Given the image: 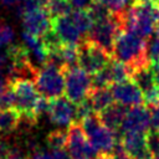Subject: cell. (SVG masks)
I'll use <instances>...</instances> for the list:
<instances>
[{
    "instance_id": "1",
    "label": "cell",
    "mask_w": 159,
    "mask_h": 159,
    "mask_svg": "<svg viewBox=\"0 0 159 159\" xmlns=\"http://www.w3.org/2000/svg\"><path fill=\"white\" fill-rule=\"evenodd\" d=\"M112 58L127 65L130 75L137 68L149 65L145 39L130 31H122L113 45Z\"/></svg>"
},
{
    "instance_id": "2",
    "label": "cell",
    "mask_w": 159,
    "mask_h": 159,
    "mask_svg": "<svg viewBox=\"0 0 159 159\" xmlns=\"http://www.w3.org/2000/svg\"><path fill=\"white\" fill-rule=\"evenodd\" d=\"M80 123L89 143L99 155H109L113 153L120 137L118 135V132H114L103 124L99 113L92 112Z\"/></svg>"
},
{
    "instance_id": "3",
    "label": "cell",
    "mask_w": 159,
    "mask_h": 159,
    "mask_svg": "<svg viewBox=\"0 0 159 159\" xmlns=\"http://www.w3.org/2000/svg\"><path fill=\"white\" fill-rule=\"evenodd\" d=\"M10 87L12 92V107L20 112L21 117L29 124H36L39 119L35 109L41 98L36 84L30 78H16L10 82Z\"/></svg>"
},
{
    "instance_id": "4",
    "label": "cell",
    "mask_w": 159,
    "mask_h": 159,
    "mask_svg": "<svg viewBox=\"0 0 159 159\" xmlns=\"http://www.w3.org/2000/svg\"><path fill=\"white\" fill-rule=\"evenodd\" d=\"M34 81L40 94L47 99L58 98L65 93V71L55 65L46 63L42 66Z\"/></svg>"
},
{
    "instance_id": "5",
    "label": "cell",
    "mask_w": 159,
    "mask_h": 159,
    "mask_svg": "<svg viewBox=\"0 0 159 159\" xmlns=\"http://www.w3.org/2000/svg\"><path fill=\"white\" fill-rule=\"evenodd\" d=\"M65 94L73 103L78 104L91 93L92 77L80 66L65 68Z\"/></svg>"
},
{
    "instance_id": "6",
    "label": "cell",
    "mask_w": 159,
    "mask_h": 159,
    "mask_svg": "<svg viewBox=\"0 0 159 159\" xmlns=\"http://www.w3.org/2000/svg\"><path fill=\"white\" fill-rule=\"evenodd\" d=\"M123 31L120 21L117 15L112 14L108 19L93 22V26L87 36V40L94 42L96 45L104 48L111 56L113 45L116 42L117 36Z\"/></svg>"
},
{
    "instance_id": "7",
    "label": "cell",
    "mask_w": 159,
    "mask_h": 159,
    "mask_svg": "<svg viewBox=\"0 0 159 159\" xmlns=\"http://www.w3.org/2000/svg\"><path fill=\"white\" fill-rule=\"evenodd\" d=\"M111 60L112 56L104 48L87 39L78 45V66L89 75L101 71Z\"/></svg>"
},
{
    "instance_id": "8",
    "label": "cell",
    "mask_w": 159,
    "mask_h": 159,
    "mask_svg": "<svg viewBox=\"0 0 159 159\" xmlns=\"http://www.w3.org/2000/svg\"><path fill=\"white\" fill-rule=\"evenodd\" d=\"M67 152L71 159H96L99 154L89 143L81 123L73 122L67 129Z\"/></svg>"
},
{
    "instance_id": "9",
    "label": "cell",
    "mask_w": 159,
    "mask_h": 159,
    "mask_svg": "<svg viewBox=\"0 0 159 159\" xmlns=\"http://www.w3.org/2000/svg\"><path fill=\"white\" fill-rule=\"evenodd\" d=\"M24 32L36 37H43L52 29V17L46 7L27 10L20 14Z\"/></svg>"
},
{
    "instance_id": "10",
    "label": "cell",
    "mask_w": 159,
    "mask_h": 159,
    "mask_svg": "<svg viewBox=\"0 0 159 159\" xmlns=\"http://www.w3.org/2000/svg\"><path fill=\"white\" fill-rule=\"evenodd\" d=\"M50 120L56 125L68 127L77 119V106L67 97H58L50 99L47 113Z\"/></svg>"
},
{
    "instance_id": "11",
    "label": "cell",
    "mask_w": 159,
    "mask_h": 159,
    "mask_svg": "<svg viewBox=\"0 0 159 159\" xmlns=\"http://www.w3.org/2000/svg\"><path fill=\"white\" fill-rule=\"evenodd\" d=\"M152 127L150 109L140 106H134L127 109L125 117L123 119L120 132H135V133H148Z\"/></svg>"
},
{
    "instance_id": "12",
    "label": "cell",
    "mask_w": 159,
    "mask_h": 159,
    "mask_svg": "<svg viewBox=\"0 0 159 159\" xmlns=\"http://www.w3.org/2000/svg\"><path fill=\"white\" fill-rule=\"evenodd\" d=\"M111 89L114 101L125 107H134L144 103V93L132 78L113 83Z\"/></svg>"
},
{
    "instance_id": "13",
    "label": "cell",
    "mask_w": 159,
    "mask_h": 159,
    "mask_svg": "<svg viewBox=\"0 0 159 159\" xmlns=\"http://www.w3.org/2000/svg\"><path fill=\"white\" fill-rule=\"evenodd\" d=\"M52 30L60 37L65 45H80L86 40L81 30L77 27L72 17L68 15L53 17L52 19Z\"/></svg>"
},
{
    "instance_id": "14",
    "label": "cell",
    "mask_w": 159,
    "mask_h": 159,
    "mask_svg": "<svg viewBox=\"0 0 159 159\" xmlns=\"http://www.w3.org/2000/svg\"><path fill=\"white\" fill-rule=\"evenodd\" d=\"M120 144L132 159H147L149 157L147 147V133L125 132L120 135Z\"/></svg>"
},
{
    "instance_id": "15",
    "label": "cell",
    "mask_w": 159,
    "mask_h": 159,
    "mask_svg": "<svg viewBox=\"0 0 159 159\" xmlns=\"http://www.w3.org/2000/svg\"><path fill=\"white\" fill-rule=\"evenodd\" d=\"M127 109L128 108L125 106L116 102V103H112L104 111H102L99 113V117H101V119L106 127H108L109 129H112L114 132H119L122 123H123V119L125 117Z\"/></svg>"
},
{
    "instance_id": "16",
    "label": "cell",
    "mask_w": 159,
    "mask_h": 159,
    "mask_svg": "<svg viewBox=\"0 0 159 159\" xmlns=\"http://www.w3.org/2000/svg\"><path fill=\"white\" fill-rule=\"evenodd\" d=\"M88 99L92 104L93 111L101 113L113 103L114 97L111 87H101V88H92L91 93L88 94Z\"/></svg>"
},
{
    "instance_id": "17",
    "label": "cell",
    "mask_w": 159,
    "mask_h": 159,
    "mask_svg": "<svg viewBox=\"0 0 159 159\" xmlns=\"http://www.w3.org/2000/svg\"><path fill=\"white\" fill-rule=\"evenodd\" d=\"M21 118L22 117L20 112L14 107L0 108V134H10L15 129H17Z\"/></svg>"
},
{
    "instance_id": "18",
    "label": "cell",
    "mask_w": 159,
    "mask_h": 159,
    "mask_svg": "<svg viewBox=\"0 0 159 159\" xmlns=\"http://www.w3.org/2000/svg\"><path fill=\"white\" fill-rule=\"evenodd\" d=\"M130 78L137 83V86L143 91V93H145L149 89L155 87L153 70L150 67V63L147 65V66L139 67L135 71H133L132 75H130Z\"/></svg>"
},
{
    "instance_id": "19",
    "label": "cell",
    "mask_w": 159,
    "mask_h": 159,
    "mask_svg": "<svg viewBox=\"0 0 159 159\" xmlns=\"http://www.w3.org/2000/svg\"><path fill=\"white\" fill-rule=\"evenodd\" d=\"M46 10L51 15V17H60L66 16L72 12V4L70 0H47L46 2Z\"/></svg>"
},
{
    "instance_id": "20",
    "label": "cell",
    "mask_w": 159,
    "mask_h": 159,
    "mask_svg": "<svg viewBox=\"0 0 159 159\" xmlns=\"http://www.w3.org/2000/svg\"><path fill=\"white\" fill-rule=\"evenodd\" d=\"M67 144V130L55 129L46 135V145L51 150L63 149Z\"/></svg>"
},
{
    "instance_id": "21",
    "label": "cell",
    "mask_w": 159,
    "mask_h": 159,
    "mask_svg": "<svg viewBox=\"0 0 159 159\" xmlns=\"http://www.w3.org/2000/svg\"><path fill=\"white\" fill-rule=\"evenodd\" d=\"M88 12L93 20V22H97V21H102V20H106L108 19L113 12L103 4L98 2V1H93V4L88 7Z\"/></svg>"
},
{
    "instance_id": "22",
    "label": "cell",
    "mask_w": 159,
    "mask_h": 159,
    "mask_svg": "<svg viewBox=\"0 0 159 159\" xmlns=\"http://www.w3.org/2000/svg\"><path fill=\"white\" fill-rule=\"evenodd\" d=\"M96 1L106 5L113 14L120 15L125 10H128L134 4L135 0H96Z\"/></svg>"
},
{
    "instance_id": "23",
    "label": "cell",
    "mask_w": 159,
    "mask_h": 159,
    "mask_svg": "<svg viewBox=\"0 0 159 159\" xmlns=\"http://www.w3.org/2000/svg\"><path fill=\"white\" fill-rule=\"evenodd\" d=\"M147 147L149 155H159V132L155 129L147 133Z\"/></svg>"
},
{
    "instance_id": "24",
    "label": "cell",
    "mask_w": 159,
    "mask_h": 159,
    "mask_svg": "<svg viewBox=\"0 0 159 159\" xmlns=\"http://www.w3.org/2000/svg\"><path fill=\"white\" fill-rule=\"evenodd\" d=\"M12 40H14V30L6 24H1L0 25V46L5 47L11 45Z\"/></svg>"
},
{
    "instance_id": "25",
    "label": "cell",
    "mask_w": 159,
    "mask_h": 159,
    "mask_svg": "<svg viewBox=\"0 0 159 159\" xmlns=\"http://www.w3.org/2000/svg\"><path fill=\"white\" fill-rule=\"evenodd\" d=\"M144 103L148 106V108L158 107L159 106V87H154L144 93Z\"/></svg>"
},
{
    "instance_id": "26",
    "label": "cell",
    "mask_w": 159,
    "mask_h": 159,
    "mask_svg": "<svg viewBox=\"0 0 159 159\" xmlns=\"http://www.w3.org/2000/svg\"><path fill=\"white\" fill-rule=\"evenodd\" d=\"M5 159H30V155L17 145H9Z\"/></svg>"
},
{
    "instance_id": "27",
    "label": "cell",
    "mask_w": 159,
    "mask_h": 159,
    "mask_svg": "<svg viewBox=\"0 0 159 159\" xmlns=\"http://www.w3.org/2000/svg\"><path fill=\"white\" fill-rule=\"evenodd\" d=\"M93 1L94 0H70L72 6L75 9H80V10H88V7L93 4Z\"/></svg>"
},
{
    "instance_id": "28",
    "label": "cell",
    "mask_w": 159,
    "mask_h": 159,
    "mask_svg": "<svg viewBox=\"0 0 159 159\" xmlns=\"http://www.w3.org/2000/svg\"><path fill=\"white\" fill-rule=\"evenodd\" d=\"M149 109H150V117H152V127L153 129L159 132V106Z\"/></svg>"
},
{
    "instance_id": "29",
    "label": "cell",
    "mask_w": 159,
    "mask_h": 159,
    "mask_svg": "<svg viewBox=\"0 0 159 159\" xmlns=\"http://www.w3.org/2000/svg\"><path fill=\"white\" fill-rule=\"evenodd\" d=\"M30 159H55L52 155V152H46L42 149H37L32 153V155L30 157Z\"/></svg>"
},
{
    "instance_id": "30",
    "label": "cell",
    "mask_w": 159,
    "mask_h": 159,
    "mask_svg": "<svg viewBox=\"0 0 159 159\" xmlns=\"http://www.w3.org/2000/svg\"><path fill=\"white\" fill-rule=\"evenodd\" d=\"M52 155H53V158H55V159H71V157H70L68 152H66V150H65V148H63V149L52 150Z\"/></svg>"
},
{
    "instance_id": "31",
    "label": "cell",
    "mask_w": 159,
    "mask_h": 159,
    "mask_svg": "<svg viewBox=\"0 0 159 159\" xmlns=\"http://www.w3.org/2000/svg\"><path fill=\"white\" fill-rule=\"evenodd\" d=\"M150 67L153 70V76H154V83L157 87H159V62H153L150 63Z\"/></svg>"
},
{
    "instance_id": "32",
    "label": "cell",
    "mask_w": 159,
    "mask_h": 159,
    "mask_svg": "<svg viewBox=\"0 0 159 159\" xmlns=\"http://www.w3.org/2000/svg\"><path fill=\"white\" fill-rule=\"evenodd\" d=\"M7 148H9V145L6 143H4L2 140H0V159H5Z\"/></svg>"
},
{
    "instance_id": "33",
    "label": "cell",
    "mask_w": 159,
    "mask_h": 159,
    "mask_svg": "<svg viewBox=\"0 0 159 159\" xmlns=\"http://www.w3.org/2000/svg\"><path fill=\"white\" fill-rule=\"evenodd\" d=\"M24 0H1V2L5 5V6H12V5H16V4H20Z\"/></svg>"
},
{
    "instance_id": "34",
    "label": "cell",
    "mask_w": 159,
    "mask_h": 159,
    "mask_svg": "<svg viewBox=\"0 0 159 159\" xmlns=\"http://www.w3.org/2000/svg\"><path fill=\"white\" fill-rule=\"evenodd\" d=\"M147 159H159V155H149Z\"/></svg>"
},
{
    "instance_id": "35",
    "label": "cell",
    "mask_w": 159,
    "mask_h": 159,
    "mask_svg": "<svg viewBox=\"0 0 159 159\" xmlns=\"http://www.w3.org/2000/svg\"><path fill=\"white\" fill-rule=\"evenodd\" d=\"M96 159H106V157H104V155H98Z\"/></svg>"
},
{
    "instance_id": "36",
    "label": "cell",
    "mask_w": 159,
    "mask_h": 159,
    "mask_svg": "<svg viewBox=\"0 0 159 159\" xmlns=\"http://www.w3.org/2000/svg\"><path fill=\"white\" fill-rule=\"evenodd\" d=\"M152 1H154V2H158V4H159V0H152Z\"/></svg>"
}]
</instances>
